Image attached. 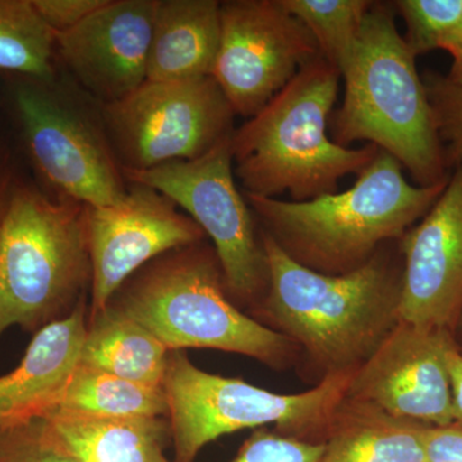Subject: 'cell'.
Instances as JSON below:
<instances>
[{
  "label": "cell",
  "instance_id": "obj_3",
  "mask_svg": "<svg viewBox=\"0 0 462 462\" xmlns=\"http://www.w3.org/2000/svg\"><path fill=\"white\" fill-rule=\"evenodd\" d=\"M342 76L321 56L231 136V156L243 193L306 202L338 191L346 175L364 171L378 156L374 144L342 147L329 124Z\"/></svg>",
  "mask_w": 462,
  "mask_h": 462
},
{
  "label": "cell",
  "instance_id": "obj_34",
  "mask_svg": "<svg viewBox=\"0 0 462 462\" xmlns=\"http://www.w3.org/2000/svg\"><path fill=\"white\" fill-rule=\"evenodd\" d=\"M454 337L456 345H457L458 348H462V312L460 315V319H458L457 325H456Z\"/></svg>",
  "mask_w": 462,
  "mask_h": 462
},
{
  "label": "cell",
  "instance_id": "obj_12",
  "mask_svg": "<svg viewBox=\"0 0 462 462\" xmlns=\"http://www.w3.org/2000/svg\"><path fill=\"white\" fill-rule=\"evenodd\" d=\"M91 260L90 318L107 309L118 289L145 264L206 238L173 200L145 185L130 184L123 202L88 207Z\"/></svg>",
  "mask_w": 462,
  "mask_h": 462
},
{
  "label": "cell",
  "instance_id": "obj_9",
  "mask_svg": "<svg viewBox=\"0 0 462 462\" xmlns=\"http://www.w3.org/2000/svg\"><path fill=\"white\" fill-rule=\"evenodd\" d=\"M99 108L118 165L134 171L197 160L236 130V112L212 76L145 81Z\"/></svg>",
  "mask_w": 462,
  "mask_h": 462
},
{
  "label": "cell",
  "instance_id": "obj_28",
  "mask_svg": "<svg viewBox=\"0 0 462 462\" xmlns=\"http://www.w3.org/2000/svg\"><path fill=\"white\" fill-rule=\"evenodd\" d=\"M106 0H32L33 7L53 32L74 29L90 16Z\"/></svg>",
  "mask_w": 462,
  "mask_h": 462
},
{
  "label": "cell",
  "instance_id": "obj_16",
  "mask_svg": "<svg viewBox=\"0 0 462 462\" xmlns=\"http://www.w3.org/2000/svg\"><path fill=\"white\" fill-rule=\"evenodd\" d=\"M87 298L75 309L42 327L14 372L0 376V427L42 418L56 409L80 364L87 336Z\"/></svg>",
  "mask_w": 462,
  "mask_h": 462
},
{
  "label": "cell",
  "instance_id": "obj_17",
  "mask_svg": "<svg viewBox=\"0 0 462 462\" xmlns=\"http://www.w3.org/2000/svg\"><path fill=\"white\" fill-rule=\"evenodd\" d=\"M221 2L157 0L147 81L211 76L220 44Z\"/></svg>",
  "mask_w": 462,
  "mask_h": 462
},
{
  "label": "cell",
  "instance_id": "obj_4",
  "mask_svg": "<svg viewBox=\"0 0 462 462\" xmlns=\"http://www.w3.org/2000/svg\"><path fill=\"white\" fill-rule=\"evenodd\" d=\"M342 78L345 97L331 114V141L346 148L356 142L376 145L419 187L448 181L424 81L398 32L392 3H373Z\"/></svg>",
  "mask_w": 462,
  "mask_h": 462
},
{
  "label": "cell",
  "instance_id": "obj_10",
  "mask_svg": "<svg viewBox=\"0 0 462 462\" xmlns=\"http://www.w3.org/2000/svg\"><path fill=\"white\" fill-rule=\"evenodd\" d=\"M47 83L20 85L14 96L33 165L58 197L93 208L123 202L129 189L102 121H94Z\"/></svg>",
  "mask_w": 462,
  "mask_h": 462
},
{
  "label": "cell",
  "instance_id": "obj_21",
  "mask_svg": "<svg viewBox=\"0 0 462 462\" xmlns=\"http://www.w3.org/2000/svg\"><path fill=\"white\" fill-rule=\"evenodd\" d=\"M53 410L121 418H167L169 412L162 387L139 384L83 364L76 367Z\"/></svg>",
  "mask_w": 462,
  "mask_h": 462
},
{
  "label": "cell",
  "instance_id": "obj_20",
  "mask_svg": "<svg viewBox=\"0 0 462 462\" xmlns=\"http://www.w3.org/2000/svg\"><path fill=\"white\" fill-rule=\"evenodd\" d=\"M169 354L151 331L108 305L90 318L80 364L139 384L162 387Z\"/></svg>",
  "mask_w": 462,
  "mask_h": 462
},
{
  "label": "cell",
  "instance_id": "obj_23",
  "mask_svg": "<svg viewBox=\"0 0 462 462\" xmlns=\"http://www.w3.org/2000/svg\"><path fill=\"white\" fill-rule=\"evenodd\" d=\"M311 33L319 53L342 76L351 62L369 0H282Z\"/></svg>",
  "mask_w": 462,
  "mask_h": 462
},
{
  "label": "cell",
  "instance_id": "obj_33",
  "mask_svg": "<svg viewBox=\"0 0 462 462\" xmlns=\"http://www.w3.org/2000/svg\"><path fill=\"white\" fill-rule=\"evenodd\" d=\"M447 76H448V79H451L454 83L461 85L462 87V60H454Z\"/></svg>",
  "mask_w": 462,
  "mask_h": 462
},
{
  "label": "cell",
  "instance_id": "obj_13",
  "mask_svg": "<svg viewBox=\"0 0 462 462\" xmlns=\"http://www.w3.org/2000/svg\"><path fill=\"white\" fill-rule=\"evenodd\" d=\"M454 334L398 321L352 376L346 397L431 427L454 422L446 351Z\"/></svg>",
  "mask_w": 462,
  "mask_h": 462
},
{
  "label": "cell",
  "instance_id": "obj_14",
  "mask_svg": "<svg viewBox=\"0 0 462 462\" xmlns=\"http://www.w3.org/2000/svg\"><path fill=\"white\" fill-rule=\"evenodd\" d=\"M398 247L403 258L400 320L454 334L462 312V165Z\"/></svg>",
  "mask_w": 462,
  "mask_h": 462
},
{
  "label": "cell",
  "instance_id": "obj_26",
  "mask_svg": "<svg viewBox=\"0 0 462 462\" xmlns=\"http://www.w3.org/2000/svg\"><path fill=\"white\" fill-rule=\"evenodd\" d=\"M0 462H79L44 418L0 427Z\"/></svg>",
  "mask_w": 462,
  "mask_h": 462
},
{
  "label": "cell",
  "instance_id": "obj_1",
  "mask_svg": "<svg viewBox=\"0 0 462 462\" xmlns=\"http://www.w3.org/2000/svg\"><path fill=\"white\" fill-rule=\"evenodd\" d=\"M260 233L269 288L257 314L300 346L320 380L356 372L400 321L403 258L384 245L354 272L327 275L296 263Z\"/></svg>",
  "mask_w": 462,
  "mask_h": 462
},
{
  "label": "cell",
  "instance_id": "obj_27",
  "mask_svg": "<svg viewBox=\"0 0 462 462\" xmlns=\"http://www.w3.org/2000/svg\"><path fill=\"white\" fill-rule=\"evenodd\" d=\"M324 447L258 428L230 462H320Z\"/></svg>",
  "mask_w": 462,
  "mask_h": 462
},
{
  "label": "cell",
  "instance_id": "obj_7",
  "mask_svg": "<svg viewBox=\"0 0 462 462\" xmlns=\"http://www.w3.org/2000/svg\"><path fill=\"white\" fill-rule=\"evenodd\" d=\"M354 373L325 376L303 393L279 394L242 379L203 372L184 351H171L162 388L173 462H194L203 447L225 434L269 424L282 436L324 445Z\"/></svg>",
  "mask_w": 462,
  "mask_h": 462
},
{
  "label": "cell",
  "instance_id": "obj_18",
  "mask_svg": "<svg viewBox=\"0 0 462 462\" xmlns=\"http://www.w3.org/2000/svg\"><path fill=\"white\" fill-rule=\"evenodd\" d=\"M79 462H169L167 418L53 410L42 416Z\"/></svg>",
  "mask_w": 462,
  "mask_h": 462
},
{
  "label": "cell",
  "instance_id": "obj_11",
  "mask_svg": "<svg viewBox=\"0 0 462 462\" xmlns=\"http://www.w3.org/2000/svg\"><path fill=\"white\" fill-rule=\"evenodd\" d=\"M220 20L211 76L236 115L247 120L320 56L311 33L282 0L221 2Z\"/></svg>",
  "mask_w": 462,
  "mask_h": 462
},
{
  "label": "cell",
  "instance_id": "obj_24",
  "mask_svg": "<svg viewBox=\"0 0 462 462\" xmlns=\"http://www.w3.org/2000/svg\"><path fill=\"white\" fill-rule=\"evenodd\" d=\"M392 5L403 18V39L416 58L440 50L462 20V0H397Z\"/></svg>",
  "mask_w": 462,
  "mask_h": 462
},
{
  "label": "cell",
  "instance_id": "obj_19",
  "mask_svg": "<svg viewBox=\"0 0 462 462\" xmlns=\"http://www.w3.org/2000/svg\"><path fill=\"white\" fill-rule=\"evenodd\" d=\"M427 427L346 394L331 422L320 462H427Z\"/></svg>",
  "mask_w": 462,
  "mask_h": 462
},
{
  "label": "cell",
  "instance_id": "obj_22",
  "mask_svg": "<svg viewBox=\"0 0 462 462\" xmlns=\"http://www.w3.org/2000/svg\"><path fill=\"white\" fill-rule=\"evenodd\" d=\"M56 33L32 0H0V69L51 84Z\"/></svg>",
  "mask_w": 462,
  "mask_h": 462
},
{
  "label": "cell",
  "instance_id": "obj_25",
  "mask_svg": "<svg viewBox=\"0 0 462 462\" xmlns=\"http://www.w3.org/2000/svg\"><path fill=\"white\" fill-rule=\"evenodd\" d=\"M449 172L462 165V87L437 71L421 75Z\"/></svg>",
  "mask_w": 462,
  "mask_h": 462
},
{
  "label": "cell",
  "instance_id": "obj_30",
  "mask_svg": "<svg viewBox=\"0 0 462 462\" xmlns=\"http://www.w3.org/2000/svg\"><path fill=\"white\" fill-rule=\"evenodd\" d=\"M445 358L451 388L452 419L462 425V352L456 343L448 346Z\"/></svg>",
  "mask_w": 462,
  "mask_h": 462
},
{
  "label": "cell",
  "instance_id": "obj_32",
  "mask_svg": "<svg viewBox=\"0 0 462 462\" xmlns=\"http://www.w3.org/2000/svg\"><path fill=\"white\" fill-rule=\"evenodd\" d=\"M440 50L448 51L454 60H462V20L443 42Z\"/></svg>",
  "mask_w": 462,
  "mask_h": 462
},
{
  "label": "cell",
  "instance_id": "obj_6",
  "mask_svg": "<svg viewBox=\"0 0 462 462\" xmlns=\"http://www.w3.org/2000/svg\"><path fill=\"white\" fill-rule=\"evenodd\" d=\"M88 206L16 187L0 221V338L69 315L91 284Z\"/></svg>",
  "mask_w": 462,
  "mask_h": 462
},
{
  "label": "cell",
  "instance_id": "obj_5",
  "mask_svg": "<svg viewBox=\"0 0 462 462\" xmlns=\"http://www.w3.org/2000/svg\"><path fill=\"white\" fill-rule=\"evenodd\" d=\"M109 305L151 331L171 351L211 348L291 366L300 346L239 311L225 289L215 249L200 242L169 252L134 273Z\"/></svg>",
  "mask_w": 462,
  "mask_h": 462
},
{
  "label": "cell",
  "instance_id": "obj_15",
  "mask_svg": "<svg viewBox=\"0 0 462 462\" xmlns=\"http://www.w3.org/2000/svg\"><path fill=\"white\" fill-rule=\"evenodd\" d=\"M156 7L157 0H106L74 29L57 33L60 60L100 106L147 81Z\"/></svg>",
  "mask_w": 462,
  "mask_h": 462
},
{
  "label": "cell",
  "instance_id": "obj_29",
  "mask_svg": "<svg viewBox=\"0 0 462 462\" xmlns=\"http://www.w3.org/2000/svg\"><path fill=\"white\" fill-rule=\"evenodd\" d=\"M427 462H462V425L457 422L445 427L428 425L424 431Z\"/></svg>",
  "mask_w": 462,
  "mask_h": 462
},
{
  "label": "cell",
  "instance_id": "obj_2",
  "mask_svg": "<svg viewBox=\"0 0 462 462\" xmlns=\"http://www.w3.org/2000/svg\"><path fill=\"white\" fill-rule=\"evenodd\" d=\"M447 182L411 184L396 158L379 151L345 191L306 202L243 194L261 230L289 257L314 272L342 275L402 238L430 211Z\"/></svg>",
  "mask_w": 462,
  "mask_h": 462
},
{
  "label": "cell",
  "instance_id": "obj_31",
  "mask_svg": "<svg viewBox=\"0 0 462 462\" xmlns=\"http://www.w3.org/2000/svg\"><path fill=\"white\" fill-rule=\"evenodd\" d=\"M14 171L7 149L0 144V221L5 215V207L14 189Z\"/></svg>",
  "mask_w": 462,
  "mask_h": 462
},
{
  "label": "cell",
  "instance_id": "obj_8",
  "mask_svg": "<svg viewBox=\"0 0 462 462\" xmlns=\"http://www.w3.org/2000/svg\"><path fill=\"white\" fill-rule=\"evenodd\" d=\"M123 172L129 184L165 194L212 239L233 302L260 305L269 288V267L254 212L236 184L231 138L197 160Z\"/></svg>",
  "mask_w": 462,
  "mask_h": 462
}]
</instances>
